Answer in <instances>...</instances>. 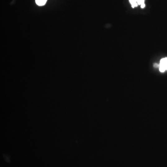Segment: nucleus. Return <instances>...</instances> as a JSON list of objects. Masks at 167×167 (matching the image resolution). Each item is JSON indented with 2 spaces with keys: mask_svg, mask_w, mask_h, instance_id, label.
<instances>
[{
  "mask_svg": "<svg viewBox=\"0 0 167 167\" xmlns=\"http://www.w3.org/2000/svg\"><path fill=\"white\" fill-rule=\"evenodd\" d=\"M145 4H144V3L141 5V7L142 8H144V7H145Z\"/></svg>",
  "mask_w": 167,
  "mask_h": 167,
  "instance_id": "39448f33",
  "label": "nucleus"
},
{
  "mask_svg": "<svg viewBox=\"0 0 167 167\" xmlns=\"http://www.w3.org/2000/svg\"><path fill=\"white\" fill-rule=\"evenodd\" d=\"M159 70L162 73L167 70V58H163L160 61Z\"/></svg>",
  "mask_w": 167,
  "mask_h": 167,
  "instance_id": "f257e3e1",
  "label": "nucleus"
},
{
  "mask_svg": "<svg viewBox=\"0 0 167 167\" xmlns=\"http://www.w3.org/2000/svg\"><path fill=\"white\" fill-rule=\"evenodd\" d=\"M129 2H130V3L131 4V5L137 2V0H129Z\"/></svg>",
  "mask_w": 167,
  "mask_h": 167,
  "instance_id": "20e7f679",
  "label": "nucleus"
},
{
  "mask_svg": "<svg viewBox=\"0 0 167 167\" xmlns=\"http://www.w3.org/2000/svg\"><path fill=\"white\" fill-rule=\"evenodd\" d=\"M137 2L138 4L141 5L142 4L144 3V0H137Z\"/></svg>",
  "mask_w": 167,
  "mask_h": 167,
  "instance_id": "7ed1b4c3",
  "label": "nucleus"
},
{
  "mask_svg": "<svg viewBox=\"0 0 167 167\" xmlns=\"http://www.w3.org/2000/svg\"><path fill=\"white\" fill-rule=\"evenodd\" d=\"M47 0H35L36 4L40 6H42L45 5Z\"/></svg>",
  "mask_w": 167,
  "mask_h": 167,
  "instance_id": "f03ea898",
  "label": "nucleus"
},
{
  "mask_svg": "<svg viewBox=\"0 0 167 167\" xmlns=\"http://www.w3.org/2000/svg\"><path fill=\"white\" fill-rule=\"evenodd\" d=\"M158 66H159V65L157 64H155L154 65V67H158Z\"/></svg>",
  "mask_w": 167,
  "mask_h": 167,
  "instance_id": "423d86ee",
  "label": "nucleus"
}]
</instances>
